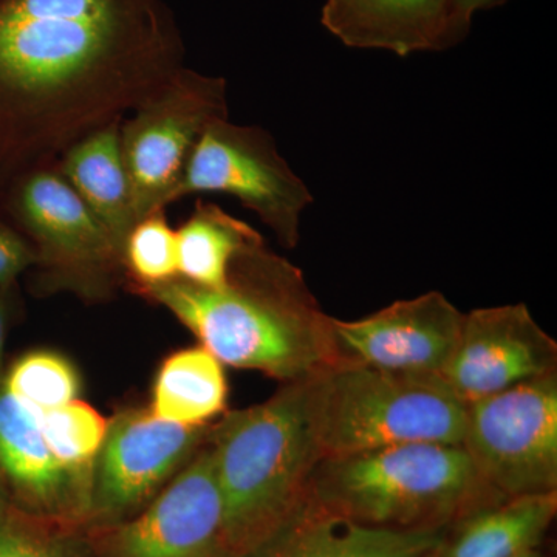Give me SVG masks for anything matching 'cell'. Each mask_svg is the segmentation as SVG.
I'll return each mask as SVG.
<instances>
[{
	"label": "cell",
	"mask_w": 557,
	"mask_h": 557,
	"mask_svg": "<svg viewBox=\"0 0 557 557\" xmlns=\"http://www.w3.org/2000/svg\"><path fill=\"white\" fill-rule=\"evenodd\" d=\"M163 0H0V197L185 67Z\"/></svg>",
	"instance_id": "obj_1"
},
{
	"label": "cell",
	"mask_w": 557,
	"mask_h": 557,
	"mask_svg": "<svg viewBox=\"0 0 557 557\" xmlns=\"http://www.w3.org/2000/svg\"><path fill=\"white\" fill-rule=\"evenodd\" d=\"M137 295L170 310L231 368L258 370L285 384L341 362L333 318L319 306L302 271L263 237L236 256L223 287L178 277Z\"/></svg>",
	"instance_id": "obj_2"
},
{
	"label": "cell",
	"mask_w": 557,
	"mask_h": 557,
	"mask_svg": "<svg viewBox=\"0 0 557 557\" xmlns=\"http://www.w3.org/2000/svg\"><path fill=\"white\" fill-rule=\"evenodd\" d=\"M231 557L265 544L307 500L322 460L310 409V376L282 384L260 405L226 410L209 434Z\"/></svg>",
	"instance_id": "obj_3"
},
{
	"label": "cell",
	"mask_w": 557,
	"mask_h": 557,
	"mask_svg": "<svg viewBox=\"0 0 557 557\" xmlns=\"http://www.w3.org/2000/svg\"><path fill=\"white\" fill-rule=\"evenodd\" d=\"M307 497L333 515L386 530H448L504 500L467 450L449 443H406L322 458Z\"/></svg>",
	"instance_id": "obj_4"
},
{
	"label": "cell",
	"mask_w": 557,
	"mask_h": 557,
	"mask_svg": "<svg viewBox=\"0 0 557 557\" xmlns=\"http://www.w3.org/2000/svg\"><path fill=\"white\" fill-rule=\"evenodd\" d=\"M322 458L406 443L460 445L467 405L440 375L338 362L310 376Z\"/></svg>",
	"instance_id": "obj_5"
},
{
	"label": "cell",
	"mask_w": 557,
	"mask_h": 557,
	"mask_svg": "<svg viewBox=\"0 0 557 557\" xmlns=\"http://www.w3.org/2000/svg\"><path fill=\"white\" fill-rule=\"evenodd\" d=\"M0 218L35 249L39 293L101 302L126 284L119 245L57 166L13 183L0 197Z\"/></svg>",
	"instance_id": "obj_6"
},
{
	"label": "cell",
	"mask_w": 557,
	"mask_h": 557,
	"mask_svg": "<svg viewBox=\"0 0 557 557\" xmlns=\"http://www.w3.org/2000/svg\"><path fill=\"white\" fill-rule=\"evenodd\" d=\"M219 119H228L225 79L183 67L121 121L137 220L170 207L201 132Z\"/></svg>",
	"instance_id": "obj_7"
},
{
	"label": "cell",
	"mask_w": 557,
	"mask_h": 557,
	"mask_svg": "<svg viewBox=\"0 0 557 557\" xmlns=\"http://www.w3.org/2000/svg\"><path fill=\"white\" fill-rule=\"evenodd\" d=\"M461 446L504 497L557 491V372L468 403Z\"/></svg>",
	"instance_id": "obj_8"
},
{
	"label": "cell",
	"mask_w": 557,
	"mask_h": 557,
	"mask_svg": "<svg viewBox=\"0 0 557 557\" xmlns=\"http://www.w3.org/2000/svg\"><path fill=\"white\" fill-rule=\"evenodd\" d=\"M205 193L228 194L274 234L282 247L296 248L300 219L313 196L278 153L269 132L219 119L201 132L171 203Z\"/></svg>",
	"instance_id": "obj_9"
},
{
	"label": "cell",
	"mask_w": 557,
	"mask_h": 557,
	"mask_svg": "<svg viewBox=\"0 0 557 557\" xmlns=\"http://www.w3.org/2000/svg\"><path fill=\"white\" fill-rule=\"evenodd\" d=\"M91 552L95 557H231L209 438L141 515L97 525Z\"/></svg>",
	"instance_id": "obj_10"
},
{
	"label": "cell",
	"mask_w": 557,
	"mask_h": 557,
	"mask_svg": "<svg viewBox=\"0 0 557 557\" xmlns=\"http://www.w3.org/2000/svg\"><path fill=\"white\" fill-rule=\"evenodd\" d=\"M211 424L186 426L153 416L150 409L121 410L108 432L91 471L89 520L116 522L156 496L208 442Z\"/></svg>",
	"instance_id": "obj_11"
},
{
	"label": "cell",
	"mask_w": 557,
	"mask_h": 557,
	"mask_svg": "<svg viewBox=\"0 0 557 557\" xmlns=\"http://www.w3.org/2000/svg\"><path fill=\"white\" fill-rule=\"evenodd\" d=\"M557 343L523 304L465 313L442 379L465 405L556 372Z\"/></svg>",
	"instance_id": "obj_12"
},
{
	"label": "cell",
	"mask_w": 557,
	"mask_h": 557,
	"mask_svg": "<svg viewBox=\"0 0 557 557\" xmlns=\"http://www.w3.org/2000/svg\"><path fill=\"white\" fill-rule=\"evenodd\" d=\"M463 318L443 293L429 292L355 321L333 318V332L341 362L442 376L456 350Z\"/></svg>",
	"instance_id": "obj_13"
},
{
	"label": "cell",
	"mask_w": 557,
	"mask_h": 557,
	"mask_svg": "<svg viewBox=\"0 0 557 557\" xmlns=\"http://www.w3.org/2000/svg\"><path fill=\"white\" fill-rule=\"evenodd\" d=\"M0 496L25 515L70 528L87 522L90 486L51 453L39 413L0 386Z\"/></svg>",
	"instance_id": "obj_14"
},
{
	"label": "cell",
	"mask_w": 557,
	"mask_h": 557,
	"mask_svg": "<svg viewBox=\"0 0 557 557\" xmlns=\"http://www.w3.org/2000/svg\"><path fill=\"white\" fill-rule=\"evenodd\" d=\"M321 22L351 49L406 58L453 46L450 0H325Z\"/></svg>",
	"instance_id": "obj_15"
},
{
	"label": "cell",
	"mask_w": 557,
	"mask_h": 557,
	"mask_svg": "<svg viewBox=\"0 0 557 557\" xmlns=\"http://www.w3.org/2000/svg\"><path fill=\"white\" fill-rule=\"evenodd\" d=\"M445 531L361 525L307 497L281 530L245 557H434Z\"/></svg>",
	"instance_id": "obj_16"
},
{
	"label": "cell",
	"mask_w": 557,
	"mask_h": 557,
	"mask_svg": "<svg viewBox=\"0 0 557 557\" xmlns=\"http://www.w3.org/2000/svg\"><path fill=\"white\" fill-rule=\"evenodd\" d=\"M121 121H112L75 143L58 161L57 170L123 249L137 218L121 150Z\"/></svg>",
	"instance_id": "obj_17"
},
{
	"label": "cell",
	"mask_w": 557,
	"mask_h": 557,
	"mask_svg": "<svg viewBox=\"0 0 557 557\" xmlns=\"http://www.w3.org/2000/svg\"><path fill=\"white\" fill-rule=\"evenodd\" d=\"M556 515L557 491L504 498L450 525L434 557H511L536 549Z\"/></svg>",
	"instance_id": "obj_18"
},
{
	"label": "cell",
	"mask_w": 557,
	"mask_h": 557,
	"mask_svg": "<svg viewBox=\"0 0 557 557\" xmlns=\"http://www.w3.org/2000/svg\"><path fill=\"white\" fill-rule=\"evenodd\" d=\"M153 416L186 426H207L228 410L225 369L205 347L183 348L161 362L152 386Z\"/></svg>",
	"instance_id": "obj_19"
},
{
	"label": "cell",
	"mask_w": 557,
	"mask_h": 557,
	"mask_svg": "<svg viewBox=\"0 0 557 557\" xmlns=\"http://www.w3.org/2000/svg\"><path fill=\"white\" fill-rule=\"evenodd\" d=\"M175 233L180 278L205 288L223 287L236 256L262 237L244 220L201 199Z\"/></svg>",
	"instance_id": "obj_20"
},
{
	"label": "cell",
	"mask_w": 557,
	"mask_h": 557,
	"mask_svg": "<svg viewBox=\"0 0 557 557\" xmlns=\"http://www.w3.org/2000/svg\"><path fill=\"white\" fill-rule=\"evenodd\" d=\"M124 281L132 292L160 287L180 277L177 233L157 208L134 223L121 249Z\"/></svg>",
	"instance_id": "obj_21"
},
{
	"label": "cell",
	"mask_w": 557,
	"mask_h": 557,
	"mask_svg": "<svg viewBox=\"0 0 557 557\" xmlns=\"http://www.w3.org/2000/svg\"><path fill=\"white\" fill-rule=\"evenodd\" d=\"M44 438L57 460L91 487V471L109 421L81 399L39 413Z\"/></svg>",
	"instance_id": "obj_22"
},
{
	"label": "cell",
	"mask_w": 557,
	"mask_h": 557,
	"mask_svg": "<svg viewBox=\"0 0 557 557\" xmlns=\"http://www.w3.org/2000/svg\"><path fill=\"white\" fill-rule=\"evenodd\" d=\"M3 387L38 413L60 408L81 394L78 369L53 350L22 355L3 375Z\"/></svg>",
	"instance_id": "obj_23"
},
{
	"label": "cell",
	"mask_w": 557,
	"mask_h": 557,
	"mask_svg": "<svg viewBox=\"0 0 557 557\" xmlns=\"http://www.w3.org/2000/svg\"><path fill=\"white\" fill-rule=\"evenodd\" d=\"M67 528L22 516L7 531L0 557H86L65 537Z\"/></svg>",
	"instance_id": "obj_24"
},
{
	"label": "cell",
	"mask_w": 557,
	"mask_h": 557,
	"mask_svg": "<svg viewBox=\"0 0 557 557\" xmlns=\"http://www.w3.org/2000/svg\"><path fill=\"white\" fill-rule=\"evenodd\" d=\"M36 263L35 249L10 223L0 218V287L17 284Z\"/></svg>",
	"instance_id": "obj_25"
},
{
	"label": "cell",
	"mask_w": 557,
	"mask_h": 557,
	"mask_svg": "<svg viewBox=\"0 0 557 557\" xmlns=\"http://www.w3.org/2000/svg\"><path fill=\"white\" fill-rule=\"evenodd\" d=\"M504 0H450V38L453 44L467 35L472 17L491 7L500 5Z\"/></svg>",
	"instance_id": "obj_26"
},
{
	"label": "cell",
	"mask_w": 557,
	"mask_h": 557,
	"mask_svg": "<svg viewBox=\"0 0 557 557\" xmlns=\"http://www.w3.org/2000/svg\"><path fill=\"white\" fill-rule=\"evenodd\" d=\"M14 309H16V284L0 287V386L3 381V350H5L7 333H9Z\"/></svg>",
	"instance_id": "obj_27"
},
{
	"label": "cell",
	"mask_w": 557,
	"mask_h": 557,
	"mask_svg": "<svg viewBox=\"0 0 557 557\" xmlns=\"http://www.w3.org/2000/svg\"><path fill=\"white\" fill-rule=\"evenodd\" d=\"M511 557H544L539 548L536 549H528V552L520 553V555L511 556Z\"/></svg>",
	"instance_id": "obj_28"
}]
</instances>
